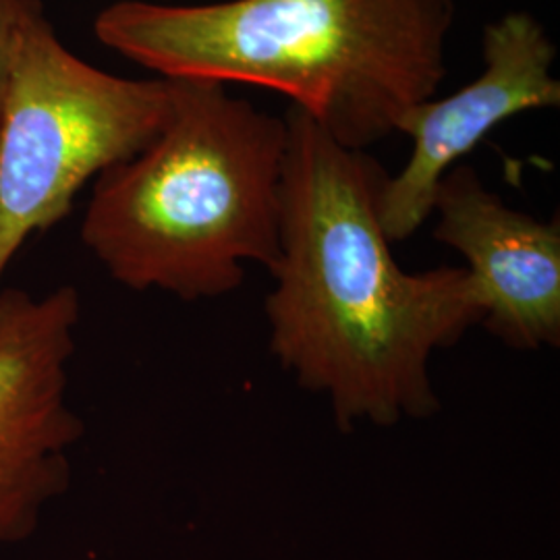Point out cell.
<instances>
[{"label": "cell", "instance_id": "cell-1", "mask_svg": "<svg viewBox=\"0 0 560 560\" xmlns=\"http://www.w3.org/2000/svg\"><path fill=\"white\" fill-rule=\"evenodd\" d=\"M284 120L270 353L326 397L342 432L436 416L430 361L481 324L474 280L451 266L405 272L382 229L381 164L295 106Z\"/></svg>", "mask_w": 560, "mask_h": 560}, {"label": "cell", "instance_id": "cell-2", "mask_svg": "<svg viewBox=\"0 0 560 560\" xmlns=\"http://www.w3.org/2000/svg\"><path fill=\"white\" fill-rule=\"evenodd\" d=\"M457 0H117L96 38L166 80L279 92L365 152L436 96Z\"/></svg>", "mask_w": 560, "mask_h": 560}, {"label": "cell", "instance_id": "cell-3", "mask_svg": "<svg viewBox=\"0 0 560 560\" xmlns=\"http://www.w3.org/2000/svg\"><path fill=\"white\" fill-rule=\"evenodd\" d=\"M287 120L214 81L173 80V110L94 180L80 235L108 277L183 301L237 291L277 261Z\"/></svg>", "mask_w": 560, "mask_h": 560}, {"label": "cell", "instance_id": "cell-4", "mask_svg": "<svg viewBox=\"0 0 560 560\" xmlns=\"http://www.w3.org/2000/svg\"><path fill=\"white\" fill-rule=\"evenodd\" d=\"M171 110L173 80L102 71L60 42L46 13L27 27L0 119V291L27 240L154 140Z\"/></svg>", "mask_w": 560, "mask_h": 560}, {"label": "cell", "instance_id": "cell-5", "mask_svg": "<svg viewBox=\"0 0 560 560\" xmlns=\"http://www.w3.org/2000/svg\"><path fill=\"white\" fill-rule=\"evenodd\" d=\"M80 293L0 291V548L30 540L73 478L83 420L69 399Z\"/></svg>", "mask_w": 560, "mask_h": 560}, {"label": "cell", "instance_id": "cell-6", "mask_svg": "<svg viewBox=\"0 0 560 560\" xmlns=\"http://www.w3.org/2000/svg\"><path fill=\"white\" fill-rule=\"evenodd\" d=\"M480 75L446 98L411 108L397 133L411 140L409 161L382 183L381 222L390 243L409 240L432 217L442 177L492 129L527 110L557 108V46L527 11H511L481 34Z\"/></svg>", "mask_w": 560, "mask_h": 560}, {"label": "cell", "instance_id": "cell-7", "mask_svg": "<svg viewBox=\"0 0 560 560\" xmlns=\"http://www.w3.org/2000/svg\"><path fill=\"white\" fill-rule=\"evenodd\" d=\"M434 240L459 252L480 293L481 326L515 351L560 345V222L502 201L478 171L455 164L439 183Z\"/></svg>", "mask_w": 560, "mask_h": 560}, {"label": "cell", "instance_id": "cell-8", "mask_svg": "<svg viewBox=\"0 0 560 560\" xmlns=\"http://www.w3.org/2000/svg\"><path fill=\"white\" fill-rule=\"evenodd\" d=\"M44 15L40 0H0V119L27 27Z\"/></svg>", "mask_w": 560, "mask_h": 560}]
</instances>
